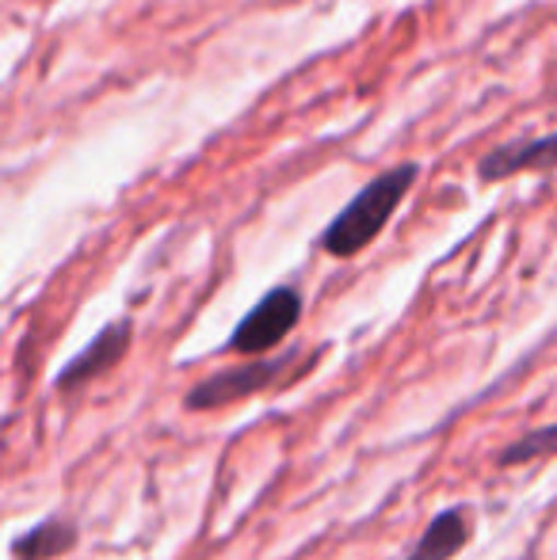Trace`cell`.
I'll use <instances>...</instances> for the list:
<instances>
[{
    "mask_svg": "<svg viewBox=\"0 0 557 560\" xmlns=\"http://www.w3.org/2000/svg\"><path fill=\"white\" fill-rule=\"evenodd\" d=\"M546 168H557V130L543 133V138L492 145L489 153L477 161V179L500 184V179L520 176V172H546Z\"/></svg>",
    "mask_w": 557,
    "mask_h": 560,
    "instance_id": "277c9868",
    "label": "cell"
},
{
    "mask_svg": "<svg viewBox=\"0 0 557 560\" xmlns=\"http://www.w3.org/2000/svg\"><path fill=\"white\" fill-rule=\"evenodd\" d=\"M130 339H135V325H130L127 317L112 320V325H107L104 332L92 339V343L84 347L81 354H73V362L61 370L54 385H58V389H77V385H84V382H92V377L107 374V370H112L115 362H119L123 354L130 351Z\"/></svg>",
    "mask_w": 557,
    "mask_h": 560,
    "instance_id": "5b68a950",
    "label": "cell"
},
{
    "mask_svg": "<svg viewBox=\"0 0 557 560\" xmlns=\"http://www.w3.org/2000/svg\"><path fill=\"white\" fill-rule=\"evenodd\" d=\"M77 546V526L69 518H46V523L23 530L12 541L15 560H58L61 553Z\"/></svg>",
    "mask_w": 557,
    "mask_h": 560,
    "instance_id": "52a82bcc",
    "label": "cell"
},
{
    "mask_svg": "<svg viewBox=\"0 0 557 560\" xmlns=\"http://www.w3.org/2000/svg\"><path fill=\"white\" fill-rule=\"evenodd\" d=\"M420 176V164H397V168L374 176L367 187H359V195L325 225L321 233V248L336 259H351L379 241V233L390 225V218L397 214V207L405 202V195L413 191Z\"/></svg>",
    "mask_w": 557,
    "mask_h": 560,
    "instance_id": "6da1fadb",
    "label": "cell"
},
{
    "mask_svg": "<svg viewBox=\"0 0 557 560\" xmlns=\"http://www.w3.org/2000/svg\"><path fill=\"white\" fill-rule=\"evenodd\" d=\"M550 454H557V423L531 431V435H523V439H515L512 446L500 450L497 462L500 465H523V462H535V457H550Z\"/></svg>",
    "mask_w": 557,
    "mask_h": 560,
    "instance_id": "ba28073f",
    "label": "cell"
},
{
    "mask_svg": "<svg viewBox=\"0 0 557 560\" xmlns=\"http://www.w3.org/2000/svg\"><path fill=\"white\" fill-rule=\"evenodd\" d=\"M469 530H474V515L466 508L439 511L405 560H451L469 541Z\"/></svg>",
    "mask_w": 557,
    "mask_h": 560,
    "instance_id": "8992f818",
    "label": "cell"
},
{
    "mask_svg": "<svg viewBox=\"0 0 557 560\" xmlns=\"http://www.w3.org/2000/svg\"><path fill=\"white\" fill-rule=\"evenodd\" d=\"M302 310H305V302H302V294H298V287L268 290V294H264L260 302L241 317V325L233 328L225 351L245 354V359H260V354L276 351L282 339L298 328Z\"/></svg>",
    "mask_w": 557,
    "mask_h": 560,
    "instance_id": "3957f363",
    "label": "cell"
},
{
    "mask_svg": "<svg viewBox=\"0 0 557 560\" xmlns=\"http://www.w3.org/2000/svg\"><path fill=\"white\" fill-rule=\"evenodd\" d=\"M305 351H287L276 354V359H245L241 366L218 370V374L202 377L199 385H192V393L184 397L187 412H214V408H225L233 400H245L260 389H271L279 382H294L302 374Z\"/></svg>",
    "mask_w": 557,
    "mask_h": 560,
    "instance_id": "7a4b0ae2",
    "label": "cell"
}]
</instances>
